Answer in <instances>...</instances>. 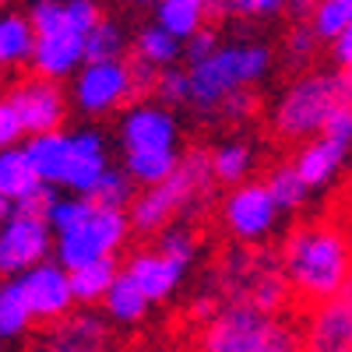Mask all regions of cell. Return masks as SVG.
<instances>
[{
    "label": "cell",
    "instance_id": "cell-1",
    "mask_svg": "<svg viewBox=\"0 0 352 352\" xmlns=\"http://www.w3.org/2000/svg\"><path fill=\"white\" fill-rule=\"evenodd\" d=\"M289 296L314 307L352 282V229L331 215H317L285 232L278 247Z\"/></svg>",
    "mask_w": 352,
    "mask_h": 352
},
{
    "label": "cell",
    "instance_id": "cell-2",
    "mask_svg": "<svg viewBox=\"0 0 352 352\" xmlns=\"http://www.w3.org/2000/svg\"><path fill=\"white\" fill-rule=\"evenodd\" d=\"M289 285L278 250L272 247H240L232 243L208 268L204 289L194 296V320H204L222 307H257V310H285Z\"/></svg>",
    "mask_w": 352,
    "mask_h": 352
},
{
    "label": "cell",
    "instance_id": "cell-3",
    "mask_svg": "<svg viewBox=\"0 0 352 352\" xmlns=\"http://www.w3.org/2000/svg\"><path fill=\"white\" fill-rule=\"evenodd\" d=\"M215 169H212V152L208 148H187L176 173L169 180L138 190L134 204L127 208L131 226L141 236H159L162 229L176 222H194L208 212V204L215 201Z\"/></svg>",
    "mask_w": 352,
    "mask_h": 352
},
{
    "label": "cell",
    "instance_id": "cell-4",
    "mask_svg": "<svg viewBox=\"0 0 352 352\" xmlns=\"http://www.w3.org/2000/svg\"><path fill=\"white\" fill-rule=\"evenodd\" d=\"M352 102V81L342 67H307L289 78L268 109V124L278 141L303 144L324 134L331 116Z\"/></svg>",
    "mask_w": 352,
    "mask_h": 352
},
{
    "label": "cell",
    "instance_id": "cell-5",
    "mask_svg": "<svg viewBox=\"0 0 352 352\" xmlns=\"http://www.w3.org/2000/svg\"><path fill=\"white\" fill-rule=\"evenodd\" d=\"M36 28L32 74L50 81H71L85 67V39L106 18L96 0H36L28 8Z\"/></svg>",
    "mask_w": 352,
    "mask_h": 352
},
{
    "label": "cell",
    "instance_id": "cell-6",
    "mask_svg": "<svg viewBox=\"0 0 352 352\" xmlns=\"http://www.w3.org/2000/svg\"><path fill=\"white\" fill-rule=\"evenodd\" d=\"M190 352H303V338L285 310L222 307L194 324Z\"/></svg>",
    "mask_w": 352,
    "mask_h": 352
},
{
    "label": "cell",
    "instance_id": "cell-7",
    "mask_svg": "<svg viewBox=\"0 0 352 352\" xmlns=\"http://www.w3.org/2000/svg\"><path fill=\"white\" fill-rule=\"evenodd\" d=\"M275 53L268 43L257 39H232L222 43L212 56H204L197 64H184L187 67V81H190V99L187 106L194 113H201L204 120H212L215 109L243 88L261 85L272 74Z\"/></svg>",
    "mask_w": 352,
    "mask_h": 352
},
{
    "label": "cell",
    "instance_id": "cell-8",
    "mask_svg": "<svg viewBox=\"0 0 352 352\" xmlns=\"http://www.w3.org/2000/svg\"><path fill=\"white\" fill-rule=\"evenodd\" d=\"M282 208L275 204L264 180H247L240 187H229L219 201V222L226 236L240 247H268V240L282 226Z\"/></svg>",
    "mask_w": 352,
    "mask_h": 352
},
{
    "label": "cell",
    "instance_id": "cell-9",
    "mask_svg": "<svg viewBox=\"0 0 352 352\" xmlns=\"http://www.w3.org/2000/svg\"><path fill=\"white\" fill-rule=\"evenodd\" d=\"M131 232H134V226H131L127 212L96 204V212L88 215L78 229L60 232V236L53 240V261L64 264L67 272H74V268H81V264L116 257L124 250V243L131 240Z\"/></svg>",
    "mask_w": 352,
    "mask_h": 352
},
{
    "label": "cell",
    "instance_id": "cell-10",
    "mask_svg": "<svg viewBox=\"0 0 352 352\" xmlns=\"http://www.w3.org/2000/svg\"><path fill=\"white\" fill-rule=\"evenodd\" d=\"M67 96H71V106L81 116H92V120H99V116H113V113H124L138 99V85H134L127 56H124V60L85 64L71 78Z\"/></svg>",
    "mask_w": 352,
    "mask_h": 352
},
{
    "label": "cell",
    "instance_id": "cell-11",
    "mask_svg": "<svg viewBox=\"0 0 352 352\" xmlns=\"http://www.w3.org/2000/svg\"><path fill=\"white\" fill-rule=\"evenodd\" d=\"M53 229L43 212L14 208V215L0 226V278H21L36 264L53 257Z\"/></svg>",
    "mask_w": 352,
    "mask_h": 352
},
{
    "label": "cell",
    "instance_id": "cell-12",
    "mask_svg": "<svg viewBox=\"0 0 352 352\" xmlns=\"http://www.w3.org/2000/svg\"><path fill=\"white\" fill-rule=\"evenodd\" d=\"M116 138L124 152H169L180 148V116L159 99H134L116 116Z\"/></svg>",
    "mask_w": 352,
    "mask_h": 352
},
{
    "label": "cell",
    "instance_id": "cell-13",
    "mask_svg": "<svg viewBox=\"0 0 352 352\" xmlns=\"http://www.w3.org/2000/svg\"><path fill=\"white\" fill-rule=\"evenodd\" d=\"M8 99L18 109L28 138L64 131V124H67L71 96H67V88L60 81H50V78H39V74L14 78L11 88H8Z\"/></svg>",
    "mask_w": 352,
    "mask_h": 352
},
{
    "label": "cell",
    "instance_id": "cell-14",
    "mask_svg": "<svg viewBox=\"0 0 352 352\" xmlns=\"http://www.w3.org/2000/svg\"><path fill=\"white\" fill-rule=\"evenodd\" d=\"M36 352H120L116 349V324H109V317L92 307L71 310L67 317L46 324Z\"/></svg>",
    "mask_w": 352,
    "mask_h": 352
},
{
    "label": "cell",
    "instance_id": "cell-15",
    "mask_svg": "<svg viewBox=\"0 0 352 352\" xmlns=\"http://www.w3.org/2000/svg\"><path fill=\"white\" fill-rule=\"evenodd\" d=\"M300 338L303 352H352V282L338 296L307 307Z\"/></svg>",
    "mask_w": 352,
    "mask_h": 352
},
{
    "label": "cell",
    "instance_id": "cell-16",
    "mask_svg": "<svg viewBox=\"0 0 352 352\" xmlns=\"http://www.w3.org/2000/svg\"><path fill=\"white\" fill-rule=\"evenodd\" d=\"M21 289H25V300L32 307V317L36 324H53L74 310V289H71V272L64 264H56L53 257L36 264L32 272H25L21 278Z\"/></svg>",
    "mask_w": 352,
    "mask_h": 352
},
{
    "label": "cell",
    "instance_id": "cell-17",
    "mask_svg": "<svg viewBox=\"0 0 352 352\" xmlns=\"http://www.w3.org/2000/svg\"><path fill=\"white\" fill-rule=\"evenodd\" d=\"M289 159H292V166L300 169V176L307 180V187L314 194L328 190L345 173V166L352 162V138L324 131V134H317V138L296 144V152H292Z\"/></svg>",
    "mask_w": 352,
    "mask_h": 352
},
{
    "label": "cell",
    "instance_id": "cell-18",
    "mask_svg": "<svg viewBox=\"0 0 352 352\" xmlns=\"http://www.w3.org/2000/svg\"><path fill=\"white\" fill-rule=\"evenodd\" d=\"M124 272L138 282V289H141L152 303H169L176 292L184 289L190 264H184V261H176V257L162 254V250L152 243V247L134 250V254L124 261Z\"/></svg>",
    "mask_w": 352,
    "mask_h": 352
},
{
    "label": "cell",
    "instance_id": "cell-19",
    "mask_svg": "<svg viewBox=\"0 0 352 352\" xmlns=\"http://www.w3.org/2000/svg\"><path fill=\"white\" fill-rule=\"evenodd\" d=\"M109 169H113V162H109V144H106L102 131H96V127L71 131V159H67V176H64L60 190L92 197Z\"/></svg>",
    "mask_w": 352,
    "mask_h": 352
},
{
    "label": "cell",
    "instance_id": "cell-20",
    "mask_svg": "<svg viewBox=\"0 0 352 352\" xmlns=\"http://www.w3.org/2000/svg\"><path fill=\"white\" fill-rule=\"evenodd\" d=\"M212 169H215V180L219 187H240L247 180H254V169H257V144L243 134H232L219 144H212Z\"/></svg>",
    "mask_w": 352,
    "mask_h": 352
},
{
    "label": "cell",
    "instance_id": "cell-21",
    "mask_svg": "<svg viewBox=\"0 0 352 352\" xmlns=\"http://www.w3.org/2000/svg\"><path fill=\"white\" fill-rule=\"evenodd\" d=\"M46 190H50V187L39 180V173H36L32 159H28L25 144L0 152V194H4L8 201L28 204V201H36V197L46 194Z\"/></svg>",
    "mask_w": 352,
    "mask_h": 352
},
{
    "label": "cell",
    "instance_id": "cell-22",
    "mask_svg": "<svg viewBox=\"0 0 352 352\" xmlns=\"http://www.w3.org/2000/svg\"><path fill=\"white\" fill-rule=\"evenodd\" d=\"M25 152L32 159L39 180L46 187H64L67 176V159H71V131H50L25 141Z\"/></svg>",
    "mask_w": 352,
    "mask_h": 352
},
{
    "label": "cell",
    "instance_id": "cell-23",
    "mask_svg": "<svg viewBox=\"0 0 352 352\" xmlns=\"http://www.w3.org/2000/svg\"><path fill=\"white\" fill-rule=\"evenodd\" d=\"M36 28L28 11H4L0 14V71H18L32 64Z\"/></svg>",
    "mask_w": 352,
    "mask_h": 352
},
{
    "label": "cell",
    "instance_id": "cell-24",
    "mask_svg": "<svg viewBox=\"0 0 352 352\" xmlns=\"http://www.w3.org/2000/svg\"><path fill=\"white\" fill-rule=\"evenodd\" d=\"M148 310H152V300L144 296V292L138 289V282L120 268V275H116V282L109 285L106 300H102V314L109 317V324L134 328V324H141V320L148 317Z\"/></svg>",
    "mask_w": 352,
    "mask_h": 352
},
{
    "label": "cell",
    "instance_id": "cell-25",
    "mask_svg": "<svg viewBox=\"0 0 352 352\" xmlns=\"http://www.w3.org/2000/svg\"><path fill=\"white\" fill-rule=\"evenodd\" d=\"M152 21L162 25L166 32H173L180 43H187L201 28H208L212 11H208V0H162L152 14Z\"/></svg>",
    "mask_w": 352,
    "mask_h": 352
},
{
    "label": "cell",
    "instance_id": "cell-26",
    "mask_svg": "<svg viewBox=\"0 0 352 352\" xmlns=\"http://www.w3.org/2000/svg\"><path fill=\"white\" fill-rule=\"evenodd\" d=\"M131 53L141 56V60H148L152 67L166 71V67H176L184 60V43L176 39L173 32H166L162 25L144 21L134 32V39H131Z\"/></svg>",
    "mask_w": 352,
    "mask_h": 352
},
{
    "label": "cell",
    "instance_id": "cell-27",
    "mask_svg": "<svg viewBox=\"0 0 352 352\" xmlns=\"http://www.w3.org/2000/svg\"><path fill=\"white\" fill-rule=\"evenodd\" d=\"M124 264L116 257H102V261H92V264H81V268L71 272V289H74V303L78 307H99L106 300L109 285L116 282Z\"/></svg>",
    "mask_w": 352,
    "mask_h": 352
},
{
    "label": "cell",
    "instance_id": "cell-28",
    "mask_svg": "<svg viewBox=\"0 0 352 352\" xmlns=\"http://www.w3.org/2000/svg\"><path fill=\"white\" fill-rule=\"evenodd\" d=\"M36 317L25 300V289L18 278H0V342H14L32 331Z\"/></svg>",
    "mask_w": 352,
    "mask_h": 352
},
{
    "label": "cell",
    "instance_id": "cell-29",
    "mask_svg": "<svg viewBox=\"0 0 352 352\" xmlns=\"http://www.w3.org/2000/svg\"><path fill=\"white\" fill-rule=\"evenodd\" d=\"M184 152L180 148H169V152H124V173L144 190V187H155L162 180L176 173Z\"/></svg>",
    "mask_w": 352,
    "mask_h": 352
},
{
    "label": "cell",
    "instance_id": "cell-30",
    "mask_svg": "<svg viewBox=\"0 0 352 352\" xmlns=\"http://www.w3.org/2000/svg\"><path fill=\"white\" fill-rule=\"evenodd\" d=\"M264 184H268V190H272V197H275V204L285 212V215H292V212H300L303 204L310 201V187H307V180L300 176V169L292 166V159H282V162H275L272 169H268V176H264Z\"/></svg>",
    "mask_w": 352,
    "mask_h": 352
},
{
    "label": "cell",
    "instance_id": "cell-31",
    "mask_svg": "<svg viewBox=\"0 0 352 352\" xmlns=\"http://www.w3.org/2000/svg\"><path fill=\"white\" fill-rule=\"evenodd\" d=\"M131 50L127 28L116 18H102L85 39V64H99V60H124Z\"/></svg>",
    "mask_w": 352,
    "mask_h": 352
},
{
    "label": "cell",
    "instance_id": "cell-32",
    "mask_svg": "<svg viewBox=\"0 0 352 352\" xmlns=\"http://www.w3.org/2000/svg\"><path fill=\"white\" fill-rule=\"evenodd\" d=\"M96 212V201L92 197H85V194H53L50 201V208H46V222L53 229V236H60V232H71L78 229L88 215Z\"/></svg>",
    "mask_w": 352,
    "mask_h": 352
},
{
    "label": "cell",
    "instance_id": "cell-33",
    "mask_svg": "<svg viewBox=\"0 0 352 352\" xmlns=\"http://www.w3.org/2000/svg\"><path fill=\"white\" fill-rule=\"evenodd\" d=\"M307 25L314 28V36L320 43L331 46L345 32V28L352 25V0H317Z\"/></svg>",
    "mask_w": 352,
    "mask_h": 352
},
{
    "label": "cell",
    "instance_id": "cell-34",
    "mask_svg": "<svg viewBox=\"0 0 352 352\" xmlns=\"http://www.w3.org/2000/svg\"><path fill=\"white\" fill-rule=\"evenodd\" d=\"M138 190H141V187L124 173V166H113V169L102 176V184L96 187L92 201L102 204V208H120V212H127L131 204H134V197H138Z\"/></svg>",
    "mask_w": 352,
    "mask_h": 352
},
{
    "label": "cell",
    "instance_id": "cell-35",
    "mask_svg": "<svg viewBox=\"0 0 352 352\" xmlns=\"http://www.w3.org/2000/svg\"><path fill=\"white\" fill-rule=\"evenodd\" d=\"M320 46H324V43L314 36V28L307 21H292V28L282 39V56H285V64H292V67H307L314 56L320 53Z\"/></svg>",
    "mask_w": 352,
    "mask_h": 352
},
{
    "label": "cell",
    "instance_id": "cell-36",
    "mask_svg": "<svg viewBox=\"0 0 352 352\" xmlns=\"http://www.w3.org/2000/svg\"><path fill=\"white\" fill-rule=\"evenodd\" d=\"M155 247L176 261H184V264H194L197 261V250H201V240H197V229L187 226V222H176L169 229H162L159 236H155Z\"/></svg>",
    "mask_w": 352,
    "mask_h": 352
},
{
    "label": "cell",
    "instance_id": "cell-37",
    "mask_svg": "<svg viewBox=\"0 0 352 352\" xmlns=\"http://www.w3.org/2000/svg\"><path fill=\"white\" fill-rule=\"evenodd\" d=\"M152 99L166 102L169 109H180V106H187V99H190L187 67H184V64H176V67L159 71V81H155V92H152Z\"/></svg>",
    "mask_w": 352,
    "mask_h": 352
},
{
    "label": "cell",
    "instance_id": "cell-38",
    "mask_svg": "<svg viewBox=\"0 0 352 352\" xmlns=\"http://www.w3.org/2000/svg\"><path fill=\"white\" fill-rule=\"evenodd\" d=\"M254 113H257V88H243V92H232V96L215 109L212 120H215V124H247Z\"/></svg>",
    "mask_w": 352,
    "mask_h": 352
},
{
    "label": "cell",
    "instance_id": "cell-39",
    "mask_svg": "<svg viewBox=\"0 0 352 352\" xmlns=\"http://www.w3.org/2000/svg\"><path fill=\"white\" fill-rule=\"evenodd\" d=\"M25 141H28V131L21 124L18 109L11 106V99L4 96V99H0V152H4V148H18V144H25Z\"/></svg>",
    "mask_w": 352,
    "mask_h": 352
},
{
    "label": "cell",
    "instance_id": "cell-40",
    "mask_svg": "<svg viewBox=\"0 0 352 352\" xmlns=\"http://www.w3.org/2000/svg\"><path fill=\"white\" fill-rule=\"evenodd\" d=\"M219 46H222V39H219L215 28L208 25V28H201L197 36H190V39L184 43V60H187V64H197V60H204V56H212Z\"/></svg>",
    "mask_w": 352,
    "mask_h": 352
},
{
    "label": "cell",
    "instance_id": "cell-41",
    "mask_svg": "<svg viewBox=\"0 0 352 352\" xmlns=\"http://www.w3.org/2000/svg\"><path fill=\"white\" fill-rule=\"evenodd\" d=\"M292 0H243V18L247 21H264V18H278L289 11Z\"/></svg>",
    "mask_w": 352,
    "mask_h": 352
},
{
    "label": "cell",
    "instance_id": "cell-42",
    "mask_svg": "<svg viewBox=\"0 0 352 352\" xmlns=\"http://www.w3.org/2000/svg\"><path fill=\"white\" fill-rule=\"evenodd\" d=\"M127 64H131V74H134V85H138V96L144 92H155V81H159V67H152L148 60H141V56H127Z\"/></svg>",
    "mask_w": 352,
    "mask_h": 352
},
{
    "label": "cell",
    "instance_id": "cell-43",
    "mask_svg": "<svg viewBox=\"0 0 352 352\" xmlns=\"http://www.w3.org/2000/svg\"><path fill=\"white\" fill-rule=\"evenodd\" d=\"M331 56H335V67L352 71V25H349L345 32L331 43Z\"/></svg>",
    "mask_w": 352,
    "mask_h": 352
},
{
    "label": "cell",
    "instance_id": "cell-44",
    "mask_svg": "<svg viewBox=\"0 0 352 352\" xmlns=\"http://www.w3.org/2000/svg\"><path fill=\"white\" fill-rule=\"evenodd\" d=\"M212 21H236L243 18V0H208Z\"/></svg>",
    "mask_w": 352,
    "mask_h": 352
},
{
    "label": "cell",
    "instance_id": "cell-45",
    "mask_svg": "<svg viewBox=\"0 0 352 352\" xmlns=\"http://www.w3.org/2000/svg\"><path fill=\"white\" fill-rule=\"evenodd\" d=\"M14 208H18V204H14V201H8L4 194H0V226H4V222L14 215Z\"/></svg>",
    "mask_w": 352,
    "mask_h": 352
},
{
    "label": "cell",
    "instance_id": "cell-46",
    "mask_svg": "<svg viewBox=\"0 0 352 352\" xmlns=\"http://www.w3.org/2000/svg\"><path fill=\"white\" fill-rule=\"evenodd\" d=\"M131 352H173V349H166V345H155V342H144V345H134Z\"/></svg>",
    "mask_w": 352,
    "mask_h": 352
},
{
    "label": "cell",
    "instance_id": "cell-47",
    "mask_svg": "<svg viewBox=\"0 0 352 352\" xmlns=\"http://www.w3.org/2000/svg\"><path fill=\"white\" fill-rule=\"evenodd\" d=\"M131 4H138V8H152V11H155L162 0H131Z\"/></svg>",
    "mask_w": 352,
    "mask_h": 352
},
{
    "label": "cell",
    "instance_id": "cell-48",
    "mask_svg": "<svg viewBox=\"0 0 352 352\" xmlns=\"http://www.w3.org/2000/svg\"><path fill=\"white\" fill-rule=\"evenodd\" d=\"M8 88H11V85H8V78H4V71H0V99H4V96H8Z\"/></svg>",
    "mask_w": 352,
    "mask_h": 352
},
{
    "label": "cell",
    "instance_id": "cell-49",
    "mask_svg": "<svg viewBox=\"0 0 352 352\" xmlns=\"http://www.w3.org/2000/svg\"><path fill=\"white\" fill-rule=\"evenodd\" d=\"M11 4H14V0H0V14H4V11H11Z\"/></svg>",
    "mask_w": 352,
    "mask_h": 352
},
{
    "label": "cell",
    "instance_id": "cell-50",
    "mask_svg": "<svg viewBox=\"0 0 352 352\" xmlns=\"http://www.w3.org/2000/svg\"><path fill=\"white\" fill-rule=\"evenodd\" d=\"M345 74H349V81H352V71H345Z\"/></svg>",
    "mask_w": 352,
    "mask_h": 352
},
{
    "label": "cell",
    "instance_id": "cell-51",
    "mask_svg": "<svg viewBox=\"0 0 352 352\" xmlns=\"http://www.w3.org/2000/svg\"><path fill=\"white\" fill-rule=\"evenodd\" d=\"M0 345H4V342H0Z\"/></svg>",
    "mask_w": 352,
    "mask_h": 352
}]
</instances>
